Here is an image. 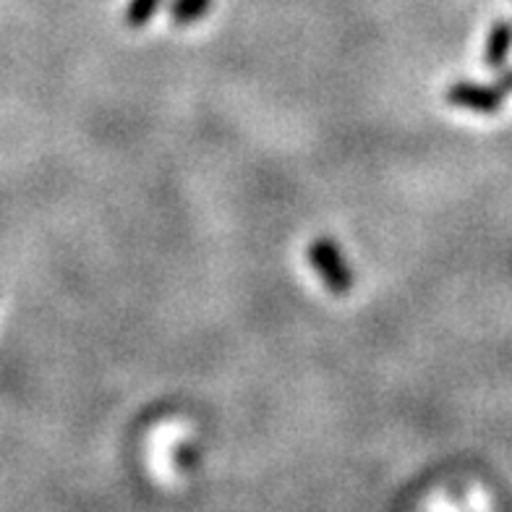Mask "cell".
Listing matches in <instances>:
<instances>
[{"mask_svg":"<svg viewBox=\"0 0 512 512\" xmlns=\"http://www.w3.org/2000/svg\"><path fill=\"white\" fill-rule=\"evenodd\" d=\"M512 53V24L510 21H494L484 45V66L492 71H502Z\"/></svg>","mask_w":512,"mask_h":512,"instance_id":"cell-3","label":"cell"},{"mask_svg":"<svg viewBox=\"0 0 512 512\" xmlns=\"http://www.w3.org/2000/svg\"><path fill=\"white\" fill-rule=\"evenodd\" d=\"M445 100L455 108L473 110V113L492 115L502 110L505 105V95L497 87H486V84H476V81H458L445 92Z\"/></svg>","mask_w":512,"mask_h":512,"instance_id":"cell-2","label":"cell"},{"mask_svg":"<svg viewBox=\"0 0 512 512\" xmlns=\"http://www.w3.org/2000/svg\"><path fill=\"white\" fill-rule=\"evenodd\" d=\"M160 3L162 0H128L126 14H123V19H126V27H131V29L147 27L149 21L155 19Z\"/></svg>","mask_w":512,"mask_h":512,"instance_id":"cell-5","label":"cell"},{"mask_svg":"<svg viewBox=\"0 0 512 512\" xmlns=\"http://www.w3.org/2000/svg\"><path fill=\"white\" fill-rule=\"evenodd\" d=\"M309 264L332 296H348L353 290V270L332 238L319 236L309 246Z\"/></svg>","mask_w":512,"mask_h":512,"instance_id":"cell-1","label":"cell"},{"mask_svg":"<svg viewBox=\"0 0 512 512\" xmlns=\"http://www.w3.org/2000/svg\"><path fill=\"white\" fill-rule=\"evenodd\" d=\"M212 0H173L170 3V21L178 24V27H189L207 16Z\"/></svg>","mask_w":512,"mask_h":512,"instance_id":"cell-4","label":"cell"},{"mask_svg":"<svg viewBox=\"0 0 512 512\" xmlns=\"http://www.w3.org/2000/svg\"><path fill=\"white\" fill-rule=\"evenodd\" d=\"M494 87H497L502 95H512V68H502V74H497Z\"/></svg>","mask_w":512,"mask_h":512,"instance_id":"cell-6","label":"cell"}]
</instances>
